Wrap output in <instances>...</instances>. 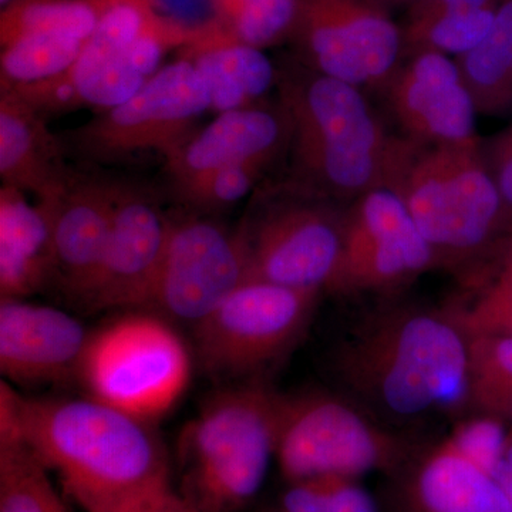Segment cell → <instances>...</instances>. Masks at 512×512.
Here are the masks:
<instances>
[{"instance_id":"cell-4","label":"cell","mask_w":512,"mask_h":512,"mask_svg":"<svg viewBox=\"0 0 512 512\" xmlns=\"http://www.w3.org/2000/svg\"><path fill=\"white\" fill-rule=\"evenodd\" d=\"M276 89L291 127L292 181L339 204L382 187L393 134L360 87L292 57L276 66Z\"/></svg>"},{"instance_id":"cell-28","label":"cell","mask_w":512,"mask_h":512,"mask_svg":"<svg viewBox=\"0 0 512 512\" xmlns=\"http://www.w3.org/2000/svg\"><path fill=\"white\" fill-rule=\"evenodd\" d=\"M468 402L512 420V338H468Z\"/></svg>"},{"instance_id":"cell-34","label":"cell","mask_w":512,"mask_h":512,"mask_svg":"<svg viewBox=\"0 0 512 512\" xmlns=\"http://www.w3.org/2000/svg\"><path fill=\"white\" fill-rule=\"evenodd\" d=\"M501 0H421L409 8L406 19L433 18L444 13L461 12L497 6Z\"/></svg>"},{"instance_id":"cell-40","label":"cell","mask_w":512,"mask_h":512,"mask_svg":"<svg viewBox=\"0 0 512 512\" xmlns=\"http://www.w3.org/2000/svg\"><path fill=\"white\" fill-rule=\"evenodd\" d=\"M380 5H383L384 8L392 9V8H400V6H407V8H412V6L416 5V3L421 2V0H376Z\"/></svg>"},{"instance_id":"cell-20","label":"cell","mask_w":512,"mask_h":512,"mask_svg":"<svg viewBox=\"0 0 512 512\" xmlns=\"http://www.w3.org/2000/svg\"><path fill=\"white\" fill-rule=\"evenodd\" d=\"M62 138L13 90H0V177L6 187L37 198L59 187L72 167L64 161Z\"/></svg>"},{"instance_id":"cell-6","label":"cell","mask_w":512,"mask_h":512,"mask_svg":"<svg viewBox=\"0 0 512 512\" xmlns=\"http://www.w3.org/2000/svg\"><path fill=\"white\" fill-rule=\"evenodd\" d=\"M343 208L295 181L259 191L237 228L247 281L326 293L342 252Z\"/></svg>"},{"instance_id":"cell-33","label":"cell","mask_w":512,"mask_h":512,"mask_svg":"<svg viewBox=\"0 0 512 512\" xmlns=\"http://www.w3.org/2000/svg\"><path fill=\"white\" fill-rule=\"evenodd\" d=\"M484 163L493 177L505 210L512 217V126L488 141H481Z\"/></svg>"},{"instance_id":"cell-5","label":"cell","mask_w":512,"mask_h":512,"mask_svg":"<svg viewBox=\"0 0 512 512\" xmlns=\"http://www.w3.org/2000/svg\"><path fill=\"white\" fill-rule=\"evenodd\" d=\"M275 390L231 384L202 404L178 441V495L198 512H239L264 487L275 460Z\"/></svg>"},{"instance_id":"cell-17","label":"cell","mask_w":512,"mask_h":512,"mask_svg":"<svg viewBox=\"0 0 512 512\" xmlns=\"http://www.w3.org/2000/svg\"><path fill=\"white\" fill-rule=\"evenodd\" d=\"M386 476L382 512H512L498 481L448 437L413 450Z\"/></svg>"},{"instance_id":"cell-8","label":"cell","mask_w":512,"mask_h":512,"mask_svg":"<svg viewBox=\"0 0 512 512\" xmlns=\"http://www.w3.org/2000/svg\"><path fill=\"white\" fill-rule=\"evenodd\" d=\"M191 370L190 350L173 326L134 312L90 333L77 380L93 399L153 421L183 396Z\"/></svg>"},{"instance_id":"cell-22","label":"cell","mask_w":512,"mask_h":512,"mask_svg":"<svg viewBox=\"0 0 512 512\" xmlns=\"http://www.w3.org/2000/svg\"><path fill=\"white\" fill-rule=\"evenodd\" d=\"M183 57L207 84L211 110L218 113L252 106L276 86V66L269 57L232 39L225 28L184 47Z\"/></svg>"},{"instance_id":"cell-41","label":"cell","mask_w":512,"mask_h":512,"mask_svg":"<svg viewBox=\"0 0 512 512\" xmlns=\"http://www.w3.org/2000/svg\"><path fill=\"white\" fill-rule=\"evenodd\" d=\"M16 0H0V6H2V9L8 8V6L12 5V3H15Z\"/></svg>"},{"instance_id":"cell-25","label":"cell","mask_w":512,"mask_h":512,"mask_svg":"<svg viewBox=\"0 0 512 512\" xmlns=\"http://www.w3.org/2000/svg\"><path fill=\"white\" fill-rule=\"evenodd\" d=\"M0 512H69L49 468L19 437L0 439Z\"/></svg>"},{"instance_id":"cell-10","label":"cell","mask_w":512,"mask_h":512,"mask_svg":"<svg viewBox=\"0 0 512 512\" xmlns=\"http://www.w3.org/2000/svg\"><path fill=\"white\" fill-rule=\"evenodd\" d=\"M208 110L207 84L181 57L158 70L130 100L60 138L66 153L90 163H121L151 151L167 158L194 136L195 124Z\"/></svg>"},{"instance_id":"cell-23","label":"cell","mask_w":512,"mask_h":512,"mask_svg":"<svg viewBox=\"0 0 512 512\" xmlns=\"http://www.w3.org/2000/svg\"><path fill=\"white\" fill-rule=\"evenodd\" d=\"M453 59L478 114L512 110V0H501L483 42Z\"/></svg>"},{"instance_id":"cell-2","label":"cell","mask_w":512,"mask_h":512,"mask_svg":"<svg viewBox=\"0 0 512 512\" xmlns=\"http://www.w3.org/2000/svg\"><path fill=\"white\" fill-rule=\"evenodd\" d=\"M333 370L375 416L409 423L468 403V338L450 311L390 306L336 346Z\"/></svg>"},{"instance_id":"cell-35","label":"cell","mask_w":512,"mask_h":512,"mask_svg":"<svg viewBox=\"0 0 512 512\" xmlns=\"http://www.w3.org/2000/svg\"><path fill=\"white\" fill-rule=\"evenodd\" d=\"M485 292L512 301V252L508 255L507 261H505L500 278L497 279V282L491 288L485 289Z\"/></svg>"},{"instance_id":"cell-16","label":"cell","mask_w":512,"mask_h":512,"mask_svg":"<svg viewBox=\"0 0 512 512\" xmlns=\"http://www.w3.org/2000/svg\"><path fill=\"white\" fill-rule=\"evenodd\" d=\"M376 90L404 137L437 146L478 140L476 106L450 56L406 53Z\"/></svg>"},{"instance_id":"cell-11","label":"cell","mask_w":512,"mask_h":512,"mask_svg":"<svg viewBox=\"0 0 512 512\" xmlns=\"http://www.w3.org/2000/svg\"><path fill=\"white\" fill-rule=\"evenodd\" d=\"M293 59L353 86L377 89L404 53L402 26L376 0H299Z\"/></svg>"},{"instance_id":"cell-12","label":"cell","mask_w":512,"mask_h":512,"mask_svg":"<svg viewBox=\"0 0 512 512\" xmlns=\"http://www.w3.org/2000/svg\"><path fill=\"white\" fill-rule=\"evenodd\" d=\"M437 268L436 256L393 191L377 187L345 204L342 252L328 293H390Z\"/></svg>"},{"instance_id":"cell-26","label":"cell","mask_w":512,"mask_h":512,"mask_svg":"<svg viewBox=\"0 0 512 512\" xmlns=\"http://www.w3.org/2000/svg\"><path fill=\"white\" fill-rule=\"evenodd\" d=\"M84 40L59 33H29L2 46L0 89L45 82L69 70Z\"/></svg>"},{"instance_id":"cell-18","label":"cell","mask_w":512,"mask_h":512,"mask_svg":"<svg viewBox=\"0 0 512 512\" xmlns=\"http://www.w3.org/2000/svg\"><path fill=\"white\" fill-rule=\"evenodd\" d=\"M90 332L69 313L25 299H0V372L36 386L77 379Z\"/></svg>"},{"instance_id":"cell-21","label":"cell","mask_w":512,"mask_h":512,"mask_svg":"<svg viewBox=\"0 0 512 512\" xmlns=\"http://www.w3.org/2000/svg\"><path fill=\"white\" fill-rule=\"evenodd\" d=\"M53 284L52 237L39 205L0 190V299H26Z\"/></svg>"},{"instance_id":"cell-1","label":"cell","mask_w":512,"mask_h":512,"mask_svg":"<svg viewBox=\"0 0 512 512\" xmlns=\"http://www.w3.org/2000/svg\"><path fill=\"white\" fill-rule=\"evenodd\" d=\"M0 437H19L87 512H116L174 490L150 421L87 396L32 399L0 382Z\"/></svg>"},{"instance_id":"cell-32","label":"cell","mask_w":512,"mask_h":512,"mask_svg":"<svg viewBox=\"0 0 512 512\" xmlns=\"http://www.w3.org/2000/svg\"><path fill=\"white\" fill-rule=\"evenodd\" d=\"M448 440L468 460L495 478L508 440L504 426L497 417L485 416L463 421L448 436Z\"/></svg>"},{"instance_id":"cell-39","label":"cell","mask_w":512,"mask_h":512,"mask_svg":"<svg viewBox=\"0 0 512 512\" xmlns=\"http://www.w3.org/2000/svg\"><path fill=\"white\" fill-rule=\"evenodd\" d=\"M249 0H218V3H220V8L222 10V15H224L225 20H227V23L229 20L234 18L235 15L244 8L245 3H248ZM227 26V25H225Z\"/></svg>"},{"instance_id":"cell-24","label":"cell","mask_w":512,"mask_h":512,"mask_svg":"<svg viewBox=\"0 0 512 512\" xmlns=\"http://www.w3.org/2000/svg\"><path fill=\"white\" fill-rule=\"evenodd\" d=\"M120 0H16L0 13V46L29 33L86 40Z\"/></svg>"},{"instance_id":"cell-19","label":"cell","mask_w":512,"mask_h":512,"mask_svg":"<svg viewBox=\"0 0 512 512\" xmlns=\"http://www.w3.org/2000/svg\"><path fill=\"white\" fill-rule=\"evenodd\" d=\"M291 127L284 109L252 106L224 111L165 158L174 184L229 165L272 164L289 147Z\"/></svg>"},{"instance_id":"cell-38","label":"cell","mask_w":512,"mask_h":512,"mask_svg":"<svg viewBox=\"0 0 512 512\" xmlns=\"http://www.w3.org/2000/svg\"><path fill=\"white\" fill-rule=\"evenodd\" d=\"M171 491L163 495H158L156 498H151V500L143 501V503L130 505V507L123 508V510L116 512H157L158 505L161 504V501H163Z\"/></svg>"},{"instance_id":"cell-13","label":"cell","mask_w":512,"mask_h":512,"mask_svg":"<svg viewBox=\"0 0 512 512\" xmlns=\"http://www.w3.org/2000/svg\"><path fill=\"white\" fill-rule=\"evenodd\" d=\"M244 282L247 262L237 229L229 231L211 215L187 210L170 215L147 309L194 328Z\"/></svg>"},{"instance_id":"cell-7","label":"cell","mask_w":512,"mask_h":512,"mask_svg":"<svg viewBox=\"0 0 512 512\" xmlns=\"http://www.w3.org/2000/svg\"><path fill=\"white\" fill-rule=\"evenodd\" d=\"M413 450L349 400L325 392H276L275 461L286 483L389 474Z\"/></svg>"},{"instance_id":"cell-30","label":"cell","mask_w":512,"mask_h":512,"mask_svg":"<svg viewBox=\"0 0 512 512\" xmlns=\"http://www.w3.org/2000/svg\"><path fill=\"white\" fill-rule=\"evenodd\" d=\"M269 167L271 164L265 163L229 165L174 184V192L188 211L211 215L247 197Z\"/></svg>"},{"instance_id":"cell-3","label":"cell","mask_w":512,"mask_h":512,"mask_svg":"<svg viewBox=\"0 0 512 512\" xmlns=\"http://www.w3.org/2000/svg\"><path fill=\"white\" fill-rule=\"evenodd\" d=\"M382 187L403 202L437 268L464 282L480 278L481 262L511 218L484 163L480 138L437 146L393 134Z\"/></svg>"},{"instance_id":"cell-37","label":"cell","mask_w":512,"mask_h":512,"mask_svg":"<svg viewBox=\"0 0 512 512\" xmlns=\"http://www.w3.org/2000/svg\"><path fill=\"white\" fill-rule=\"evenodd\" d=\"M507 477H512V439L507 440L500 467H498L497 473H495V480Z\"/></svg>"},{"instance_id":"cell-29","label":"cell","mask_w":512,"mask_h":512,"mask_svg":"<svg viewBox=\"0 0 512 512\" xmlns=\"http://www.w3.org/2000/svg\"><path fill=\"white\" fill-rule=\"evenodd\" d=\"M272 512H382L359 478L318 476L286 483Z\"/></svg>"},{"instance_id":"cell-31","label":"cell","mask_w":512,"mask_h":512,"mask_svg":"<svg viewBox=\"0 0 512 512\" xmlns=\"http://www.w3.org/2000/svg\"><path fill=\"white\" fill-rule=\"evenodd\" d=\"M298 8L299 0H249L225 30L237 42L264 50L289 40Z\"/></svg>"},{"instance_id":"cell-15","label":"cell","mask_w":512,"mask_h":512,"mask_svg":"<svg viewBox=\"0 0 512 512\" xmlns=\"http://www.w3.org/2000/svg\"><path fill=\"white\" fill-rule=\"evenodd\" d=\"M116 181L72 168L59 187L37 198L52 237L53 284L82 306L106 254Z\"/></svg>"},{"instance_id":"cell-9","label":"cell","mask_w":512,"mask_h":512,"mask_svg":"<svg viewBox=\"0 0 512 512\" xmlns=\"http://www.w3.org/2000/svg\"><path fill=\"white\" fill-rule=\"evenodd\" d=\"M322 292L247 281L194 328V355L211 379L252 382L295 349Z\"/></svg>"},{"instance_id":"cell-27","label":"cell","mask_w":512,"mask_h":512,"mask_svg":"<svg viewBox=\"0 0 512 512\" xmlns=\"http://www.w3.org/2000/svg\"><path fill=\"white\" fill-rule=\"evenodd\" d=\"M498 5L444 13L433 18L406 19L404 25H400L403 32V55L437 52L457 57L470 52L493 29Z\"/></svg>"},{"instance_id":"cell-36","label":"cell","mask_w":512,"mask_h":512,"mask_svg":"<svg viewBox=\"0 0 512 512\" xmlns=\"http://www.w3.org/2000/svg\"><path fill=\"white\" fill-rule=\"evenodd\" d=\"M157 512H198L191 507L190 504L185 503L183 498L178 495L177 491H171L167 497L158 505Z\"/></svg>"},{"instance_id":"cell-14","label":"cell","mask_w":512,"mask_h":512,"mask_svg":"<svg viewBox=\"0 0 512 512\" xmlns=\"http://www.w3.org/2000/svg\"><path fill=\"white\" fill-rule=\"evenodd\" d=\"M168 229L170 215L153 191L117 180L106 254L84 308L147 309Z\"/></svg>"}]
</instances>
